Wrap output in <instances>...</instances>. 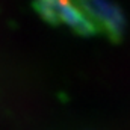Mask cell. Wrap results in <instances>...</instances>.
<instances>
[{
    "label": "cell",
    "instance_id": "obj_1",
    "mask_svg": "<svg viewBox=\"0 0 130 130\" xmlns=\"http://www.w3.org/2000/svg\"><path fill=\"white\" fill-rule=\"evenodd\" d=\"M39 6L44 14L52 20L67 23L82 32L91 30V23L85 20L80 8L73 5L71 0H39Z\"/></svg>",
    "mask_w": 130,
    "mask_h": 130
}]
</instances>
